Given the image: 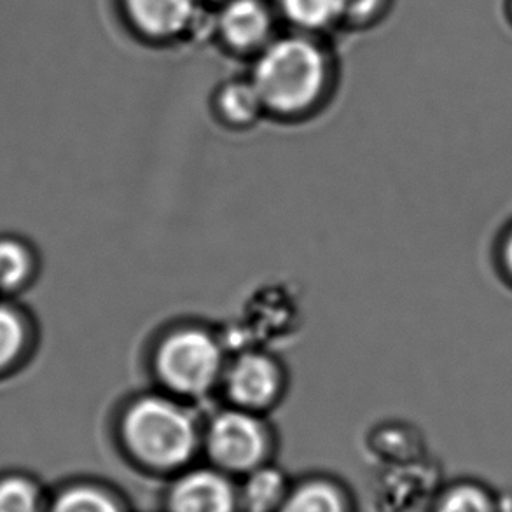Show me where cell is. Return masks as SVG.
<instances>
[{
    "instance_id": "cell-12",
    "label": "cell",
    "mask_w": 512,
    "mask_h": 512,
    "mask_svg": "<svg viewBox=\"0 0 512 512\" xmlns=\"http://www.w3.org/2000/svg\"><path fill=\"white\" fill-rule=\"evenodd\" d=\"M285 497L287 483L284 474L275 467L263 464L249 472L240 500L247 512H273L280 509Z\"/></svg>"
},
{
    "instance_id": "cell-18",
    "label": "cell",
    "mask_w": 512,
    "mask_h": 512,
    "mask_svg": "<svg viewBox=\"0 0 512 512\" xmlns=\"http://www.w3.org/2000/svg\"><path fill=\"white\" fill-rule=\"evenodd\" d=\"M492 261L497 277L512 291V215L493 240Z\"/></svg>"
},
{
    "instance_id": "cell-1",
    "label": "cell",
    "mask_w": 512,
    "mask_h": 512,
    "mask_svg": "<svg viewBox=\"0 0 512 512\" xmlns=\"http://www.w3.org/2000/svg\"><path fill=\"white\" fill-rule=\"evenodd\" d=\"M119 434L128 453L156 471L189 464L203 439L193 409L165 390L130 401L121 413Z\"/></svg>"
},
{
    "instance_id": "cell-5",
    "label": "cell",
    "mask_w": 512,
    "mask_h": 512,
    "mask_svg": "<svg viewBox=\"0 0 512 512\" xmlns=\"http://www.w3.org/2000/svg\"><path fill=\"white\" fill-rule=\"evenodd\" d=\"M285 383L284 367L277 357L247 350L228 359L221 388L231 406L263 415L284 397Z\"/></svg>"
},
{
    "instance_id": "cell-9",
    "label": "cell",
    "mask_w": 512,
    "mask_h": 512,
    "mask_svg": "<svg viewBox=\"0 0 512 512\" xmlns=\"http://www.w3.org/2000/svg\"><path fill=\"white\" fill-rule=\"evenodd\" d=\"M429 512H511L504 493L485 479L462 476L444 483Z\"/></svg>"
},
{
    "instance_id": "cell-10",
    "label": "cell",
    "mask_w": 512,
    "mask_h": 512,
    "mask_svg": "<svg viewBox=\"0 0 512 512\" xmlns=\"http://www.w3.org/2000/svg\"><path fill=\"white\" fill-rule=\"evenodd\" d=\"M126 9L146 34L173 35L193 20L194 0H126Z\"/></svg>"
},
{
    "instance_id": "cell-11",
    "label": "cell",
    "mask_w": 512,
    "mask_h": 512,
    "mask_svg": "<svg viewBox=\"0 0 512 512\" xmlns=\"http://www.w3.org/2000/svg\"><path fill=\"white\" fill-rule=\"evenodd\" d=\"M270 30V14L261 0H233L221 14V32L235 48H252Z\"/></svg>"
},
{
    "instance_id": "cell-19",
    "label": "cell",
    "mask_w": 512,
    "mask_h": 512,
    "mask_svg": "<svg viewBox=\"0 0 512 512\" xmlns=\"http://www.w3.org/2000/svg\"><path fill=\"white\" fill-rule=\"evenodd\" d=\"M340 13L352 18H369L380 7L381 0H338Z\"/></svg>"
},
{
    "instance_id": "cell-2",
    "label": "cell",
    "mask_w": 512,
    "mask_h": 512,
    "mask_svg": "<svg viewBox=\"0 0 512 512\" xmlns=\"http://www.w3.org/2000/svg\"><path fill=\"white\" fill-rule=\"evenodd\" d=\"M326 60L320 49L298 37L282 39L257 60L252 83L264 109L292 118L310 111L326 86Z\"/></svg>"
},
{
    "instance_id": "cell-7",
    "label": "cell",
    "mask_w": 512,
    "mask_h": 512,
    "mask_svg": "<svg viewBox=\"0 0 512 512\" xmlns=\"http://www.w3.org/2000/svg\"><path fill=\"white\" fill-rule=\"evenodd\" d=\"M168 506L170 512H235V488L222 472L196 469L177 479Z\"/></svg>"
},
{
    "instance_id": "cell-4",
    "label": "cell",
    "mask_w": 512,
    "mask_h": 512,
    "mask_svg": "<svg viewBox=\"0 0 512 512\" xmlns=\"http://www.w3.org/2000/svg\"><path fill=\"white\" fill-rule=\"evenodd\" d=\"M203 444L222 471L250 472L268 458L270 429L261 413L229 406L210 418L203 430Z\"/></svg>"
},
{
    "instance_id": "cell-16",
    "label": "cell",
    "mask_w": 512,
    "mask_h": 512,
    "mask_svg": "<svg viewBox=\"0 0 512 512\" xmlns=\"http://www.w3.org/2000/svg\"><path fill=\"white\" fill-rule=\"evenodd\" d=\"M46 512H121L116 500L97 486L72 485L56 495Z\"/></svg>"
},
{
    "instance_id": "cell-13",
    "label": "cell",
    "mask_w": 512,
    "mask_h": 512,
    "mask_svg": "<svg viewBox=\"0 0 512 512\" xmlns=\"http://www.w3.org/2000/svg\"><path fill=\"white\" fill-rule=\"evenodd\" d=\"M278 512H346L345 500L327 481H308L287 493Z\"/></svg>"
},
{
    "instance_id": "cell-8",
    "label": "cell",
    "mask_w": 512,
    "mask_h": 512,
    "mask_svg": "<svg viewBox=\"0 0 512 512\" xmlns=\"http://www.w3.org/2000/svg\"><path fill=\"white\" fill-rule=\"evenodd\" d=\"M41 271V252L28 236L0 231V298L21 299Z\"/></svg>"
},
{
    "instance_id": "cell-15",
    "label": "cell",
    "mask_w": 512,
    "mask_h": 512,
    "mask_svg": "<svg viewBox=\"0 0 512 512\" xmlns=\"http://www.w3.org/2000/svg\"><path fill=\"white\" fill-rule=\"evenodd\" d=\"M41 486L18 472L0 476V512H46Z\"/></svg>"
},
{
    "instance_id": "cell-17",
    "label": "cell",
    "mask_w": 512,
    "mask_h": 512,
    "mask_svg": "<svg viewBox=\"0 0 512 512\" xmlns=\"http://www.w3.org/2000/svg\"><path fill=\"white\" fill-rule=\"evenodd\" d=\"M280 6L289 20L306 28L326 27L341 16L338 0H280Z\"/></svg>"
},
{
    "instance_id": "cell-14",
    "label": "cell",
    "mask_w": 512,
    "mask_h": 512,
    "mask_svg": "<svg viewBox=\"0 0 512 512\" xmlns=\"http://www.w3.org/2000/svg\"><path fill=\"white\" fill-rule=\"evenodd\" d=\"M264 104L254 83H231L219 95V111L229 125L247 126L263 112Z\"/></svg>"
},
{
    "instance_id": "cell-3",
    "label": "cell",
    "mask_w": 512,
    "mask_h": 512,
    "mask_svg": "<svg viewBox=\"0 0 512 512\" xmlns=\"http://www.w3.org/2000/svg\"><path fill=\"white\" fill-rule=\"evenodd\" d=\"M228 364L221 340L201 326L170 329L153 352V371L168 394L203 399L221 387Z\"/></svg>"
},
{
    "instance_id": "cell-20",
    "label": "cell",
    "mask_w": 512,
    "mask_h": 512,
    "mask_svg": "<svg viewBox=\"0 0 512 512\" xmlns=\"http://www.w3.org/2000/svg\"><path fill=\"white\" fill-rule=\"evenodd\" d=\"M502 7H504V18L509 23V27L512 28V0H504Z\"/></svg>"
},
{
    "instance_id": "cell-6",
    "label": "cell",
    "mask_w": 512,
    "mask_h": 512,
    "mask_svg": "<svg viewBox=\"0 0 512 512\" xmlns=\"http://www.w3.org/2000/svg\"><path fill=\"white\" fill-rule=\"evenodd\" d=\"M41 331L21 299L0 298V383L16 378L39 348Z\"/></svg>"
}]
</instances>
